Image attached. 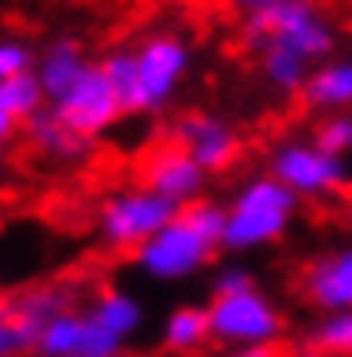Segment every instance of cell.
I'll return each mask as SVG.
<instances>
[{
    "mask_svg": "<svg viewBox=\"0 0 352 357\" xmlns=\"http://www.w3.org/2000/svg\"><path fill=\"white\" fill-rule=\"evenodd\" d=\"M16 128H19V121H16V116H12L4 105H0V144H8L12 136H16Z\"/></svg>",
    "mask_w": 352,
    "mask_h": 357,
    "instance_id": "obj_29",
    "label": "cell"
},
{
    "mask_svg": "<svg viewBox=\"0 0 352 357\" xmlns=\"http://www.w3.org/2000/svg\"><path fill=\"white\" fill-rule=\"evenodd\" d=\"M310 346L321 349L326 357L337 354H352V314L337 311V314H321L310 331Z\"/></svg>",
    "mask_w": 352,
    "mask_h": 357,
    "instance_id": "obj_21",
    "label": "cell"
},
{
    "mask_svg": "<svg viewBox=\"0 0 352 357\" xmlns=\"http://www.w3.org/2000/svg\"><path fill=\"white\" fill-rule=\"evenodd\" d=\"M240 27H244V39L252 47L282 43L298 51L302 59H310L314 66L337 54V27L314 0H279L271 8L240 20Z\"/></svg>",
    "mask_w": 352,
    "mask_h": 357,
    "instance_id": "obj_3",
    "label": "cell"
},
{
    "mask_svg": "<svg viewBox=\"0 0 352 357\" xmlns=\"http://www.w3.org/2000/svg\"><path fill=\"white\" fill-rule=\"evenodd\" d=\"M248 287H259V284H255V272L244 264H225L213 272V295H240Z\"/></svg>",
    "mask_w": 352,
    "mask_h": 357,
    "instance_id": "obj_26",
    "label": "cell"
},
{
    "mask_svg": "<svg viewBox=\"0 0 352 357\" xmlns=\"http://www.w3.org/2000/svg\"><path fill=\"white\" fill-rule=\"evenodd\" d=\"M225 8L232 12L237 20H248V16H255V12H264V8H271V4H279V0H221Z\"/></svg>",
    "mask_w": 352,
    "mask_h": 357,
    "instance_id": "obj_27",
    "label": "cell"
},
{
    "mask_svg": "<svg viewBox=\"0 0 352 357\" xmlns=\"http://www.w3.org/2000/svg\"><path fill=\"white\" fill-rule=\"evenodd\" d=\"M0 163H4V144H0Z\"/></svg>",
    "mask_w": 352,
    "mask_h": 357,
    "instance_id": "obj_31",
    "label": "cell"
},
{
    "mask_svg": "<svg viewBox=\"0 0 352 357\" xmlns=\"http://www.w3.org/2000/svg\"><path fill=\"white\" fill-rule=\"evenodd\" d=\"M298 214V195L287 190V183L267 171V175H252L232 190L225 202V233H221V249L232 257H248V252L271 249L287 237Z\"/></svg>",
    "mask_w": 352,
    "mask_h": 357,
    "instance_id": "obj_2",
    "label": "cell"
},
{
    "mask_svg": "<svg viewBox=\"0 0 352 357\" xmlns=\"http://www.w3.org/2000/svg\"><path fill=\"white\" fill-rule=\"evenodd\" d=\"M0 105L8 109L19 125H27L39 109H47V98H43V86H39L35 70L19 74V78H12V82H4V86H0Z\"/></svg>",
    "mask_w": 352,
    "mask_h": 357,
    "instance_id": "obj_20",
    "label": "cell"
},
{
    "mask_svg": "<svg viewBox=\"0 0 352 357\" xmlns=\"http://www.w3.org/2000/svg\"><path fill=\"white\" fill-rule=\"evenodd\" d=\"M282 357H326V354H321V349H314V346L306 342V346H294V349H287Z\"/></svg>",
    "mask_w": 352,
    "mask_h": 357,
    "instance_id": "obj_30",
    "label": "cell"
},
{
    "mask_svg": "<svg viewBox=\"0 0 352 357\" xmlns=\"http://www.w3.org/2000/svg\"><path fill=\"white\" fill-rule=\"evenodd\" d=\"M271 175L302 198H329L349 183V160L317 148L314 140H287L271 152Z\"/></svg>",
    "mask_w": 352,
    "mask_h": 357,
    "instance_id": "obj_8",
    "label": "cell"
},
{
    "mask_svg": "<svg viewBox=\"0 0 352 357\" xmlns=\"http://www.w3.org/2000/svg\"><path fill=\"white\" fill-rule=\"evenodd\" d=\"M89 66H93V63L86 59V47H81L74 36L51 39V43L39 51V59H35V78H39V86H43L47 105L58 101L62 93H66V89H70L74 82L89 70Z\"/></svg>",
    "mask_w": 352,
    "mask_h": 357,
    "instance_id": "obj_13",
    "label": "cell"
},
{
    "mask_svg": "<svg viewBox=\"0 0 352 357\" xmlns=\"http://www.w3.org/2000/svg\"><path fill=\"white\" fill-rule=\"evenodd\" d=\"M225 357H282L279 346H237V349H225Z\"/></svg>",
    "mask_w": 352,
    "mask_h": 357,
    "instance_id": "obj_28",
    "label": "cell"
},
{
    "mask_svg": "<svg viewBox=\"0 0 352 357\" xmlns=\"http://www.w3.org/2000/svg\"><path fill=\"white\" fill-rule=\"evenodd\" d=\"M89 314H93L105 331H113L120 342H132L136 334L143 331V319H147L143 303L132 291H124V287H105V291L89 303Z\"/></svg>",
    "mask_w": 352,
    "mask_h": 357,
    "instance_id": "obj_16",
    "label": "cell"
},
{
    "mask_svg": "<svg viewBox=\"0 0 352 357\" xmlns=\"http://www.w3.org/2000/svg\"><path fill=\"white\" fill-rule=\"evenodd\" d=\"M302 101L314 113H352V51L317 63L302 86Z\"/></svg>",
    "mask_w": 352,
    "mask_h": 357,
    "instance_id": "obj_14",
    "label": "cell"
},
{
    "mask_svg": "<svg viewBox=\"0 0 352 357\" xmlns=\"http://www.w3.org/2000/svg\"><path fill=\"white\" fill-rule=\"evenodd\" d=\"M337 357H352V354H337Z\"/></svg>",
    "mask_w": 352,
    "mask_h": 357,
    "instance_id": "obj_32",
    "label": "cell"
},
{
    "mask_svg": "<svg viewBox=\"0 0 352 357\" xmlns=\"http://www.w3.org/2000/svg\"><path fill=\"white\" fill-rule=\"evenodd\" d=\"M97 66L105 70V78L113 82V89L120 93L124 109H128L132 105V93H136V51L132 47H113Z\"/></svg>",
    "mask_w": 352,
    "mask_h": 357,
    "instance_id": "obj_23",
    "label": "cell"
},
{
    "mask_svg": "<svg viewBox=\"0 0 352 357\" xmlns=\"http://www.w3.org/2000/svg\"><path fill=\"white\" fill-rule=\"evenodd\" d=\"M310 140H314L317 148H326V152L349 160L352 155V113H321Z\"/></svg>",
    "mask_w": 352,
    "mask_h": 357,
    "instance_id": "obj_22",
    "label": "cell"
},
{
    "mask_svg": "<svg viewBox=\"0 0 352 357\" xmlns=\"http://www.w3.org/2000/svg\"><path fill=\"white\" fill-rule=\"evenodd\" d=\"M255 63H259V78L275 93H302V86L310 82V70H314L310 59H302L298 51L282 43H259L255 47Z\"/></svg>",
    "mask_w": 352,
    "mask_h": 357,
    "instance_id": "obj_15",
    "label": "cell"
},
{
    "mask_svg": "<svg viewBox=\"0 0 352 357\" xmlns=\"http://www.w3.org/2000/svg\"><path fill=\"white\" fill-rule=\"evenodd\" d=\"M132 51H136V93L128 113H163L182 89L190 66H194V47L182 31H151Z\"/></svg>",
    "mask_w": 352,
    "mask_h": 357,
    "instance_id": "obj_4",
    "label": "cell"
},
{
    "mask_svg": "<svg viewBox=\"0 0 352 357\" xmlns=\"http://www.w3.org/2000/svg\"><path fill=\"white\" fill-rule=\"evenodd\" d=\"M81 334H86V311H58L43 331H39L35 354L39 357H78L81 349Z\"/></svg>",
    "mask_w": 352,
    "mask_h": 357,
    "instance_id": "obj_19",
    "label": "cell"
},
{
    "mask_svg": "<svg viewBox=\"0 0 352 357\" xmlns=\"http://www.w3.org/2000/svg\"><path fill=\"white\" fill-rule=\"evenodd\" d=\"M221 233H225V206L213 198H198L132 252V264L155 284H182L213 260V252L221 249Z\"/></svg>",
    "mask_w": 352,
    "mask_h": 357,
    "instance_id": "obj_1",
    "label": "cell"
},
{
    "mask_svg": "<svg viewBox=\"0 0 352 357\" xmlns=\"http://www.w3.org/2000/svg\"><path fill=\"white\" fill-rule=\"evenodd\" d=\"M51 109L74 136H81V140H89V144L97 140V136H105L109 128L128 113L120 93L113 89V82L105 78V70H101L97 63L89 66L58 101H51Z\"/></svg>",
    "mask_w": 352,
    "mask_h": 357,
    "instance_id": "obj_9",
    "label": "cell"
},
{
    "mask_svg": "<svg viewBox=\"0 0 352 357\" xmlns=\"http://www.w3.org/2000/svg\"><path fill=\"white\" fill-rule=\"evenodd\" d=\"M35 59H39V51L27 39L0 36V86L19 78V74H31L35 70Z\"/></svg>",
    "mask_w": 352,
    "mask_h": 357,
    "instance_id": "obj_24",
    "label": "cell"
},
{
    "mask_svg": "<svg viewBox=\"0 0 352 357\" xmlns=\"http://www.w3.org/2000/svg\"><path fill=\"white\" fill-rule=\"evenodd\" d=\"M175 144H182L205 167V175L229 171L240 160V136L237 128L217 113H186L175 125Z\"/></svg>",
    "mask_w": 352,
    "mask_h": 357,
    "instance_id": "obj_12",
    "label": "cell"
},
{
    "mask_svg": "<svg viewBox=\"0 0 352 357\" xmlns=\"http://www.w3.org/2000/svg\"><path fill=\"white\" fill-rule=\"evenodd\" d=\"M209 338H213L209 314H205V307H194V303L175 307V311L163 319V331H159V342H163V349H170V354H194V349H202Z\"/></svg>",
    "mask_w": 352,
    "mask_h": 357,
    "instance_id": "obj_18",
    "label": "cell"
},
{
    "mask_svg": "<svg viewBox=\"0 0 352 357\" xmlns=\"http://www.w3.org/2000/svg\"><path fill=\"white\" fill-rule=\"evenodd\" d=\"M124 349H128V342H120L113 331H105V326L86 311V334H81L78 357H124Z\"/></svg>",
    "mask_w": 352,
    "mask_h": 357,
    "instance_id": "obj_25",
    "label": "cell"
},
{
    "mask_svg": "<svg viewBox=\"0 0 352 357\" xmlns=\"http://www.w3.org/2000/svg\"><path fill=\"white\" fill-rule=\"evenodd\" d=\"M24 132H27V140H31V148L43 152V155H51V160H81V155L89 152V140L74 136L70 128L54 116L51 105L39 109V113L24 125Z\"/></svg>",
    "mask_w": 352,
    "mask_h": 357,
    "instance_id": "obj_17",
    "label": "cell"
},
{
    "mask_svg": "<svg viewBox=\"0 0 352 357\" xmlns=\"http://www.w3.org/2000/svg\"><path fill=\"white\" fill-rule=\"evenodd\" d=\"M66 307H74V291L66 284H35L0 299V357H27L39 331Z\"/></svg>",
    "mask_w": 352,
    "mask_h": 357,
    "instance_id": "obj_7",
    "label": "cell"
},
{
    "mask_svg": "<svg viewBox=\"0 0 352 357\" xmlns=\"http://www.w3.org/2000/svg\"><path fill=\"white\" fill-rule=\"evenodd\" d=\"M178 210H182V206L167 202L163 195L147 190L143 183L140 187L113 190V195L97 206V237L109 249L136 252L140 245H147Z\"/></svg>",
    "mask_w": 352,
    "mask_h": 357,
    "instance_id": "obj_6",
    "label": "cell"
},
{
    "mask_svg": "<svg viewBox=\"0 0 352 357\" xmlns=\"http://www.w3.org/2000/svg\"><path fill=\"white\" fill-rule=\"evenodd\" d=\"M209 314V334L225 349L237 346H279L287 319H282L279 303L259 287H248L240 295H213L205 303Z\"/></svg>",
    "mask_w": 352,
    "mask_h": 357,
    "instance_id": "obj_5",
    "label": "cell"
},
{
    "mask_svg": "<svg viewBox=\"0 0 352 357\" xmlns=\"http://www.w3.org/2000/svg\"><path fill=\"white\" fill-rule=\"evenodd\" d=\"M140 178H143L147 190L163 195L175 206H190V202H198V198H205L202 190H205V183H209L205 167L186 152L182 144H163V148H155V152L143 160Z\"/></svg>",
    "mask_w": 352,
    "mask_h": 357,
    "instance_id": "obj_10",
    "label": "cell"
},
{
    "mask_svg": "<svg viewBox=\"0 0 352 357\" xmlns=\"http://www.w3.org/2000/svg\"><path fill=\"white\" fill-rule=\"evenodd\" d=\"M298 287L306 295V303L317 307L321 314H352V241L310 257L298 276Z\"/></svg>",
    "mask_w": 352,
    "mask_h": 357,
    "instance_id": "obj_11",
    "label": "cell"
}]
</instances>
